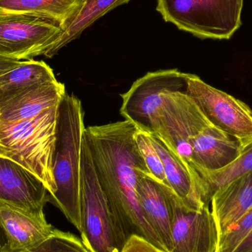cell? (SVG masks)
<instances>
[{
    "mask_svg": "<svg viewBox=\"0 0 252 252\" xmlns=\"http://www.w3.org/2000/svg\"><path fill=\"white\" fill-rule=\"evenodd\" d=\"M136 129L127 120L89 126L84 139L100 187L119 216L127 238L142 237L167 252L145 219L136 196L139 175L150 176L135 141Z\"/></svg>",
    "mask_w": 252,
    "mask_h": 252,
    "instance_id": "obj_1",
    "label": "cell"
},
{
    "mask_svg": "<svg viewBox=\"0 0 252 252\" xmlns=\"http://www.w3.org/2000/svg\"><path fill=\"white\" fill-rule=\"evenodd\" d=\"M85 129L81 100L75 94L66 93L59 108L53 165L56 191L50 196V201L59 208L79 232L81 151Z\"/></svg>",
    "mask_w": 252,
    "mask_h": 252,
    "instance_id": "obj_2",
    "label": "cell"
},
{
    "mask_svg": "<svg viewBox=\"0 0 252 252\" xmlns=\"http://www.w3.org/2000/svg\"><path fill=\"white\" fill-rule=\"evenodd\" d=\"M59 105L31 119L0 121V145L5 151L4 157L36 175L47 187L50 196L56 191L53 165Z\"/></svg>",
    "mask_w": 252,
    "mask_h": 252,
    "instance_id": "obj_3",
    "label": "cell"
},
{
    "mask_svg": "<svg viewBox=\"0 0 252 252\" xmlns=\"http://www.w3.org/2000/svg\"><path fill=\"white\" fill-rule=\"evenodd\" d=\"M81 241L90 252H123L127 238L96 176L85 139L81 151Z\"/></svg>",
    "mask_w": 252,
    "mask_h": 252,
    "instance_id": "obj_4",
    "label": "cell"
},
{
    "mask_svg": "<svg viewBox=\"0 0 252 252\" xmlns=\"http://www.w3.org/2000/svg\"><path fill=\"white\" fill-rule=\"evenodd\" d=\"M210 124L192 97L185 92H176L166 95L157 111L152 133L185 166L207 204L202 181L195 170L192 143L194 138Z\"/></svg>",
    "mask_w": 252,
    "mask_h": 252,
    "instance_id": "obj_5",
    "label": "cell"
},
{
    "mask_svg": "<svg viewBox=\"0 0 252 252\" xmlns=\"http://www.w3.org/2000/svg\"><path fill=\"white\" fill-rule=\"evenodd\" d=\"M244 0H157L165 22L201 38L229 39L241 25Z\"/></svg>",
    "mask_w": 252,
    "mask_h": 252,
    "instance_id": "obj_6",
    "label": "cell"
},
{
    "mask_svg": "<svg viewBox=\"0 0 252 252\" xmlns=\"http://www.w3.org/2000/svg\"><path fill=\"white\" fill-rule=\"evenodd\" d=\"M61 31L50 19L0 8V56L19 61L49 58Z\"/></svg>",
    "mask_w": 252,
    "mask_h": 252,
    "instance_id": "obj_7",
    "label": "cell"
},
{
    "mask_svg": "<svg viewBox=\"0 0 252 252\" xmlns=\"http://www.w3.org/2000/svg\"><path fill=\"white\" fill-rule=\"evenodd\" d=\"M185 93L206 118L244 148L252 143V110L244 102L188 73Z\"/></svg>",
    "mask_w": 252,
    "mask_h": 252,
    "instance_id": "obj_8",
    "label": "cell"
},
{
    "mask_svg": "<svg viewBox=\"0 0 252 252\" xmlns=\"http://www.w3.org/2000/svg\"><path fill=\"white\" fill-rule=\"evenodd\" d=\"M188 74L177 69L149 72L138 78L124 94L121 115L137 129L153 133V122L166 95L185 92Z\"/></svg>",
    "mask_w": 252,
    "mask_h": 252,
    "instance_id": "obj_9",
    "label": "cell"
},
{
    "mask_svg": "<svg viewBox=\"0 0 252 252\" xmlns=\"http://www.w3.org/2000/svg\"><path fill=\"white\" fill-rule=\"evenodd\" d=\"M48 201L50 192L36 175L16 161L0 156V205L47 220L44 208Z\"/></svg>",
    "mask_w": 252,
    "mask_h": 252,
    "instance_id": "obj_10",
    "label": "cell"
},
{
    "mask_svg": "<svg viewBox=\"0 0 252 252\" xmlns=\"http://www.w3.org/2000/svg\"><path fill=\"white\" fill-rule=\"evenodd\" d=\"M170 252H217L219 235L210 205L201 210L187 207L171 192Z\"/></svg>",
    "mask_w": 252,
    "mask_h": 252,
    "instance_id": "obj_11",
    "label": "cell"
},
{
    "mask_svg": "<svg viewBox=\"0 0 252 252\" xmlns=\"http://www.w3.org/2000/svg\"><path fill=\"white\" fill-rule=\"evenodd\" d=\"M171 192L150 176L142 173L138 178L136 193L142 213L168 252L172 250Z\"/></svg>",
    "mask_w": 252,
    "mask_h": 252,
    "instance_id": "obj_12",
    "label": "cell"
},
{
    "mask_svg": "<svg viewBox=\"0 0 252 252\" xmlns=\"http://www.w3.org/2000/svg\"><path fill=\"white\" fill-rule=\"evenodd\" d=\"M210 204L220 240L252 207V171L216 191Z\"/></svg>",
    "mask_w": 252,
    "mask_h": 252,
    "instance_id": "obj_13",
    "label": "cell"
},
{
    "mask_svg": "<svg viewBox=\"0 0 252 252\" xmlns=\"http://www.w3.org/2000/svg\"><path fill=\"white\" fill-rule=\"evenodd\" d=\"M66 94L65 86L57 80L34 84L0 106V121L18 122L31 119L59 106Z\"/></svg>",
    "mask_w": 252,
    "mask_h": 252,
    "instance_id": "obj_14",
    "label": "cell"
},
{
    "mask_svg": "<svg viewBox=\"0 0 252 252\" xmlns=\"http://www.w3.org/2000/svg\"><path fill=\"white\" fill-rule=\"evenodd\" d=\"M0 220L7 238L5 252L31 250L56 230L47 220L34 219L6 206L0 205Z\"/></svg>",
    "mask_w": 252,
    "mask_h": 252,
    "instance_id": "obj_15",
    "label": "cell"
},
{
    "mask_svg": "<svg viewBox=\"0 0 252 252\" xmlns=\"http://www.w3.org/2000/svg\"><path fill=\"white\" fill-rule=\"evenodd\" d=\"M150 134L151 141L162 161L169 188L189 208L201 210L206 206L210 205L204 201L185 166L173 157L167 147L156 135Z\"/></svg>",
    "mask_w": 252,
    "mask_h": 252,
    "instance_id": "obj_16",
    "label": "cell"
},
{
    "mask_svg": "<svg viewBox=\"0 0 252 252\" xmlns=\"http://www.w3.org/2000/svg\"><path fill=\"white\" fill-rule=\"evenodd\" d=\"M130 0H81L72 17L62 28L50 49L49 58L80 36L86 29L100 18Z\"/></svg>",
    "mask_w": 252,
    "mask_h": 252,
    "instance_id": "obj_17",
    "label": "cell"
},
{
    "mask_svg": "<svg viewBox=\"0 0 252 252\" xmlns=\"http://www.w3.org/2000/svg\"><path fill=\"white\" fill-rule=\"evenodd\" d=\"M56 80L53 69L45 62L23 61L0 76V106L34 84Z\"/></svg>",
    "mask_w": 252,
    "mask_h": 252,
    "instance_id": "obj_18",
    "label": "cell"
},
{
    "mask_svg": "<svg viewBox=\"0 0 252 252\" xmlns=\"http://www.w3.org/2000/svg\"><path fill=\"white\" fill-rule=\"evenodd\" d=\"M81 0H0V8L36 15L61 28L72 17Z\"/></svg>",
    "mask_w": 252,
    "mask_h": 252,
    "instance_id": "obj_19",
    "label": "cell"
},
{
    "mask_svg": "<svg viewBox=\"0 0 252 252\" xmlns=\"http://www.w3.org/2000/svg\"><path fill=\"white\" fill-rule=\"evenodd\" d=\"M252 171V143L243 148L241 154L232 162L216 170H204L201 178L207 199L232 181Z\"/></svg>",
    "mask_w": 252,
    "mask_h": 252,
    "instance_id": "obj_20",
    "label": "cell"
},
{
    "mask_svg": "<svg viewBox=\"0 0 252 252\" xmlns=\"http://www.w3.org/2000/svg\"><path fill=\"white\" fill-rule=\"evenodd\" d=\"M134 139L142 159L149 171L150 177L158 183L168 187L162 161L151 141V134L136 129Z\"/></svg>",
    "mask_w": 252,
    "mask_h": 252,
    "instance_id": "obj_21",
    "label": "cell"
},
{
    "mask_svg": "<svg viewBox=\"0 0 252 252\" xmlns=\"http://www.w3.org/2000/svg\"><path fill=\"white\" fill-rule=\"evenodd\" d=\"M23 252H90L81 239L69 232L56 229L39 245Z\"/></svg>",
    "mask_w": 252,
    "mask_h": 252,
    "instance_id": "obj_22",
    "label": "cell"
},
{
    "mask_svg": "<svg viewBox=\"0 0 252 252\" xmlns=\"http://www.w3.org/2000/svg\"><path fill=\"white\" fill-rule=\"evenodd\" d=\"M252 230V207L229 232L219 240L217 252H234Z\"/></svg>",
    "mask_w": 252,
    "mask_h": 252,
    "instance_id": "obj_23",
    "label": "cell"
},
{
    "mask_svg": "<svg viewBox=\"0 0 252 252\" xmlns=\"http://www.w3.org/2000/svg\"><path fill=\"white\" fill-rule=\"evenodd\" d=\"M123 252H168L158 248L149 241L137 235H132L127 239Z\"/></svg>",
    "mask_w": 252,
    "mask_h": 252,
    "instance_id": "obj_24",
    "label": "cell"
},
{
    "mask_svg": "<svg viewBox=\"0 0 252 252\" xmlns=\"http://www.w3.org/2000/svg\"><path fill=\"white\" fill-rule=\"evenodd\" d=\"M23 61L0 56V76L19 66Z\"/></svg>",
    "mask_w": 252,
    "mask_h": 252,
    "instance_id": "obj_25",
    "label": "cell"
},
{
    "mask_svg": "<svg viewBox=\"0 0 252 252\" xmlns=\"http://www.w3.org/2000/svg\"><path fill=\"white\" fill-rule=\"evenodd\" d=\"M234 252H252V230L241 241Z\"/></svg>",
    "mask_w": 252,
    "mask_h": 252,
    "instance_id": "obj_26",
    "label": "cell"
},
{
    "mask_svg": "<svg viewBox=\"0 0 252 252\" xmlns=\"http://www.w3.org/2000/svg\"><path fill=\"white\" fill-rule=\"evenodd\" d=\"M6 246H7V238L0 220V252H5Z\"/></svg>",
    "mask_w": 252,
    "mask_h": 252,
    "instance_id": "obj_27",
    "label": "cell"
},
{
    "mask_svg": "<svg viewBox=\"0 0 252 252\" xmlns=\"http://www.w3.org/2000/svg\"><path fill=\"white\" fill-rule=\"evenodd\" d=\"M4 154H5V151H4V148H3L2 146L0 145V156H3V157H4Z\"/></svg>",
    "mask_w": 252,
    "mask_h": 252,
    "instance_id": "obj_28",
    "label": "cell"
}]
</instances>
